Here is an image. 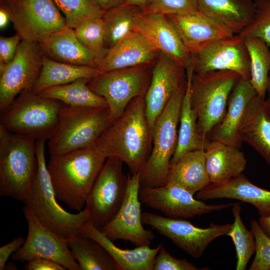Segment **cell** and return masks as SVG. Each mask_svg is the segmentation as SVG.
<instances>
[{
    "label": "cell",
    "instance_id": "d4e9b609",
    "mask_svg": "<svg viewBox=\"0 0 270 270\" xmlns=\"http://www.w3.org/2000/svg\"><path fill=\"white\" fill-rule=\"evenodd\" d=\"M80 235L94 239L102 245L116 262L118 270H153L155 258L162 244L154 248L136 246L124 250L116 246L89 220L82 226Z\"/></svg>",
    "mask_w": 270,
    "mask_h": 270
},
{
    "label": "cell",
    "instance_id": "db71d44e",
    "mask_svg": "<svg viewBox=\"0 0 270 270\" xmlns=\"http://www.w3.org/2000/svg\"><path fill=\"white\" fill-rule=\"evenodd\" d=\"M265 100H266V104L268 108V109L270 110V96H269V97L268 98V99Z\"/></svg>",
    "mask_w": 270,
    "mask_h": 270
},
{
    "label": "cell",
    "instance_id": "4fadbf2b",
    "mask_svg": "<svg viewBox=\"0 0 270 270\" xmlns=\"http://www.w3.org/2000/svg\"><path fill=\"white\" fill-rule=\"evenodd\" d=\"M23 213L27 222L28 232L22 247L12 254V259L20 262L45 258L56 262L70 270H80L68 242L48 230L24 205Z\"/></svg>",
    "mask_w": 270,
    "mask_h": 270
},
{
    "label": "cell",
    "instance_id": "f5cc1de1",
    "mask_svg": "<svg viewBox=\"0 0 270 270\" xmlns=\"http://www.w3.org/2000/svg\"><path fill=\"white\" fill-rule=\"evenodd\" d=\"M267 92L268 94V96H270V74L269 78H268V88H267Z\"/></svg>",
    "mask_w": 270,
    "mask_h": 270
},
{
    "label": "cell",
    "instance_id": "d590c367",
    "mask_svg": "<svg viewBox=\"0 0 270 270\" xmlns=\"http://www.w3.org/2000/svg\"><path fill=\"white\" fill-rule=\"evenodd\" d=\"M242 208L239 203L234 204L232 211L234 222L227 236L232 239L236 251V270H244L256 251V240L252 231L246 229L241 218Z\"/></svg>",
    "mask_w": 270,
    "mask_h": 270
},
{
    "label": "cell",
    "instance_id": "30bf717a",
    "mask_svg": "<svg viewBox=\"0 0 270 270\" xmlns=\"http://www.w3.org/2000/svg\"><path fill=\"white\" fill-rule=\"evenodd\" d=\"M123 162L108 157L87 198L85 209L89 220L98 229L114 217L124 199L128 176L122 172Z\"/></svg>",
    "mask_w": 270,
    "mask_h": 270
},
{
    "label": "cell",
    "instance_id": "b9f144b4",
    "mask_svg": "<svg viewBox=\"0 0 270 270\" xmlns=\"http://www.w3.org/2000/svg\"><path fill=\"white\" fill-rule=\"evenodd\" d=\"M199 268L186 259H178L172 256L162 244L155 258L153 270H199Z\"/></svg>",
    "mask_w": 270,
    "mask_h": 270
},
{
    "label": "cell",
    "instance_id": "e0dca14e",
    "mask_svg": "<svg viewBox=\"0 0 270 270\" xmlns=\"http://www.w3.org/2000/svg\"><path fill=\"white\" fill-rule=\"evenodd\" d=\"M139 199L146 206L160 211L168 217L189 218L232 206V203L210 204L195 198L179 186L166 184L150 188H140Z\"/></svg>",
    "mask_w": 270,
    "mask_h": 270
},
{
    "label": "cell",
    "instance_id": "83f0119b",
    "mask_svg": "<svg viewBox=\"0 0 270 270\" xmlns=\"http://www.w3.org/2000/svg\"><path fill=\"white\" fill-rule=\"evenodd\" d=\"M198 10L240 34L252 20L256 10L252 0H196Z\"/></svg>",
    "mask_w": 270,
    "mask_h": 270
},
{
    "label": "cell",
    "instance_id": "277c9868",
    "mask_svg": "<svg viewBox=\"0 0 270 270\" xmlns=\"http://www.w3.org/2000/svg\"><path fill=\"white\" fill-rule=\"evenodd\" d=\"M38 168L36 140L0 126V196L24 202Z\"/></svg>",
    "mask_w": 270,
    "mask_h": 270
},
{
    "label": "cell",
    "instance_id": "603a6c76",
    "mask_svg": "<svg viewBox=\"0 0 270 270\" xmlns=\"http://www.w3.org/2000/svg\"><path fill=\"white\" fill-rule=\"evenodd\" d=\"M196 197L202 201L234 199L252 205L260 216L270 215V190L254 185L242 173L223 183H210L198 192Z\"/></svg>",
    "mask_w": 270,
    "mask_h": 270
},
{
    "label": "cell",
    "instance_id": "484cf974",
    "mask_svg": "<svg viewBox=\"0 0 270 270\" xmlns=\"http://www.w3.org/2000/svg\"><path fill=\"white\" fill-rule=\"evenodd\" d=\"M242 142L254 148L270 165V110L256 95L246 110L240 130Z\"/></svg>",
    "mask_w": 270,
    "mask_h": 270
},
{
    "label": "cell",
    "instance_id": "ffe728a7",
    "mask_svg": "<svg viewBox=\"0 0 270 270\" xmlns=\"http://www.w3.org/2000/svg\"><path fill=\"white\" fill-rule=\"evenodd\" d=\"M166 16L192 55L213 41L234 34L227 27L198 10Z\"/></svg>",
    "mask_w": 270,
    "mask_h": 270
},
{
    "label": "cell",
    "instance_id": "816d5d0a",
    "mask_svg": "<svg viewBox=\"0 0 270 270\" xmlns=\"http://www.w3.org/2000/svg\"><path fill=\"white\" fill-rule=\"evenodd\" d=\"M6 268H9L8 270H16V267L14 264L12 262H10L8 264H6L4 269Z\"/></svg>",
    "mask_w": 270,
    "mask_h": 270
},
{
    "label": "cell",
    "instance_id": "3957f363",
    "mask_svg": "<svg viewBox=\"0 0 270 270\" xmlns=\"http://www.w3.org/2000/svg\"><path fill=\"white\" fill-rule=\"evenodd\" d=\"M45 142L36 140L38 168L24 202L42 224L68 242L80 235L81 228L89 220V214L85 208L78 214L68 212L58 204L46 162Z\"/></svg>",
    "mask_w": 270,
    "mask_h": 270
},
{
    "label": "cell",
    "instance_id": "60d3db41",
    "mask_svg": "<svg viewBox=\"0 0 270 270\" xmlns=\"http://www.w3.org/2000/svg\"><path fill=\"white\" fill-rule=\"evenodd\" d=\"M198 10L196 0H153L143 12L184 14Z\"/></svg>",
    "mask_w": 270,
    "mask_h": 270
},
{
    "label": "cell",
    "instance_id": "7c38bea8",
    "mask_svg": "<svg viewBox=\"0 0 270 270\" xmlns=\"http://www.w3.org/2000/svg\"><path fill=\"white\" fill-rule=\"evenodd\" d=\"M143 224L152 226L160 234L194 258L200 257L216 238L226 235L231 224H210L206 228L197 227L188 221L142 212Z\"/></svg>",
    "mask_w": 270,
    "mask_h": 270
},
{
    "label": "cell",
    "instance_id": "f1b7e54d",
    "mask_svg": "<svg viewBox=\"0 0 270 270\" xmlns=\"http://www.w3.org/2000/svg\"><path fill=\"white\" fill-rule=\"evenodd\" d=\"M186 70V86L180 110L178 143L170 164L176 163L183 154L188 152L204 150L210 142L202 136L196 116L191 106L190 86L194 73L192 64Z\"/></svg>",
    "mask_w": 270,
    "mask_h": 270
},
{
    "label": "cell",
    "instance_id": "5bb4252c",
    "mask_svg": "<svg viewBox=\"0 0 270 270\" xmlns=\"http://www.w3.org/2000/svg\"><path fill=\"white\" fill-rule=\"evenodd\" d=\"M140 172L128 175V186L124 202L118 212L100 230L110 240L128 241L136 246H150L154 234L144 228L138 197Z\"/></svg>",
    "mask_w": 270,
    "mask_h": 270
},
{
    "label": "cell",
    "instance_id": "8992f818",
    "mask_svg": "<svg viewBox=\"0 0 270 270\" xmlns=\"http://www.w3.org/2000/svg\"><path fill=\"white\" fill-rule=\"evenodd\" d=\"M114 120L108 107L64 104L60 111L56 128L48 140L50 156L96 144L101 134Z\"/></svg>",
    "mask_w": 270,
    "mask_h": 270
},
{
    "label": "cell",
    "instance_id": "7402d4cb",
    "mask_svg": "<svg viewBox=\"0 0 270 270\" xmlns=\"http://www.w3.org/2000/svg\"><path fill=\"white\" fill-rule=\"evenodd\" d=\"M44 54L61 62L98 68L105 56L84 46L73 28L60 30L38 43Z\"/></svg>",
    "mask_w": 270,
    "mask_h": 270
},
{
    "label": "cell",
    "instance_id": "bcb514c9",
    "mask_svg": "<svg viewBox=\"0 0 270 270\" xmlns=\"http://www.w3.org/2000/svg\"><path fill=\"white\" fill-rule=\"evenodd\" d=\"M126 0H94L96 4L103 10L122 5Z\"/></svg>",
    "mask_w": 270,
    "mask_h": 270
},
{
    "label": "cell",
    "instance_id": "6da1fadb",
    "mask_svg": "<svg viewBox=\"0 0 270 270\" xmlns=\"http://www.w3.org/2000/svg\"><path fill=\"white\" fill-rule=\"evenodd\" d=\"M96 146L108 157L120 159L132 174L142 169L149 156L152 130L146 115L144 96L133 99L124 112L102 132Z\"/></svg>",
    "mask_w": 270,
    "mask_h": 270
},
{
    "label": "cell",
    "instance_id": "8d00e7d4",
    "mask_svg": "<svg viewBox=\"0 0 270 270\" xmlns=\"http://www.w3.org/2000/svg\"><path fill=\"white\" fill-rule=\"evenodd\" d=\"M62 12L68 26L74 28L84 20L102 17L103 11L94 0H52Z\"/></svg>",
    "mask_w": 270,
    "mask_h": 270
},
{
    "label": "cell",
    "instance_id": "9c48e42d",
    "mask_svg": "<svg viewBox=\"0 0 270 270\" xmlns=\"http://www.w3.org/2000/svg\"><path fill=\"white\" fill-rule=\"evenodd\" d=\"M154 64L142 65L100 73L87 83L106 101L112 118H118L134 98L144 96L150 83Z\"/></svg>",
    "mask_w": 270,
    "mask_h": 270
},
{
    "label": "cell",
    "instance_id": "f6af8a7d",
    "mask_svg": "<svg viewBox=\"0 0 270 270\" xmlns=\"http://www.w3.org/2000/svg\"><path fill=\"white\" fill-rule=\"evenodd\" d=\"M25 270H66L62 265L54 261L45 258L32 260L26 264Z\"/></svg>",
    "mask_w": 270,
    "mask_h": 270
},
{
    "label": "cell",
    "instance_id": "2e32d148",
    "mask_svg": "<svg viewBox=\"0 0 270 270\" xmlns=\"http://www.w3.org/2000/svg\"><path fill=\"white\" fill-rule=\"evenodd\" d=\"M192 56L194 72L227 70L250 78V56L240 34L213 41Z\"/></svg>",
    "mask_w": 270,
    "mask_h": 270
},
{
    "label": "cell",
    "instance_id": "7dc6e473",
    "mask_svg": "<svg viewBox=\"0 0 270 270\" xmlns=\"http://www.w3.org/2000/svg\"><path fill=\"white\" fill-rule=\"evenodd\" d=\"M10 20V14L6 4H2L0 8V28H5L9 20Z\"/></svg>",
    "mask_w": 270,
    "mask_h": 270
},
{
    "label": "cell",
    "instance_id": "11a10c76",
    "mask_svg": "<svg viewBox=\"0 0 270 270\" xmlns=\"http://www.w3.org/2000/svg\"><path fill=\"white\" fill-rule=\"evenodd\" d=\"M12 0H0L1 3H2V4H5L10 3V2H11Z\"/></svg>",
    "mask_w": 270,
    "mask_h": 270
},
{
    "label": "cell",
    "instance_id": "9a60e30c",
    "mask_svg": "<svg viewBox=\"0 0 270 270\" xmlns=\"http://www.w3.org/2000/svg\"><path fill=\"white\" fill-rule=\"evenodd\" d=\"M44 54L38 43L22 40L14 59L0 76V112L22 92L32 90L40 74Z\"/></svg>",
    "mask_w": 270,
    "mask_h": 270
},
{
    "label": "cell",
    "instance_id": "f546056e",
    "mask_svg": "<svg viewBox=\"0 0 270 270\" xmlns=\"http://www.w3.org/2000/svg\"><path fill=\"white\" fill-rule=\"evenodd\" d=\"M210 183L204 150H195L184 154L171 164L166 184L179 186L194 195Z\"/></svg>",
    "mask_w": 270,
    "mask_h": 270
},
{
    "label": "cell",
    "instance_id": "5b68a950",
    "mask_svg": "<svg viewBox=\"0 0 270 270\" xmlns=\"http://www.w3.org/2000/svg\"><path fill=\"white\" fill-rule=\"evenodd\" d=\"M186 86V82L174 94L154 124L151 152L140 171V188H154L166 184L177 146L178 126Z\"/></svg>",
    "mask_w": 270,
    "mask_h": 270
},
{
    "label": "cell",
    "instance_id": "f907efd6",
    "mask_svg": "<svg viewBox=\"0 0 270 270\" xmlns=\"http://www.w3.org/2000/svg\"><path fill=\"white\" fill-rule=\"evenodd\" d=\"M8 64L0 60V76L4 72Z\"/></svg>",
    "mask_w": 270,
    "mask_h": 270
},
{
    "label": "cell",
    "instance_id": "4316f807",
    "mask_svg": "<svg viewBox=\"0 0 270 270\" xmlns=\"http://www.w3.org/2000/svg\"><path fill=\"white\" fill-rule=\"evenodd\" d=\"M206 171L212 184H221L245 170L247 160L239 148L211 140L205 150Z\"/></svg>",
    "mask_w": 270,
    "mask_h": 270
},
{
    "label": "cell",
    "instance_id": "d6a6232c",
    "mask_svg": "<svg viewBox=\"0 0 270 270\" xmlns=\"http://www.w3.org/2000/svg\"><path fill=\"white\" fill-rule=\"evenodd\" d=\"M68 244L80 270H118L113 258L94 239L80 234Z\"/></svg>",
    "mask_w": 270,
    "mask_h": 270
},
{
    "label": "cell",
    "instance_id": "d6986e66",
    "mask_svg": "<svg viewBox=\"0 0 270 270\" xmlns=\"http://www.w3.org/2000/svg\"><path fill=\"white\" fill-rule=\"evenodd\" d=\"M136 32L144 36L158 52L170 56L186 70L192 64V54L183 44L166 15L142 12Z\"/></svg>",
    "mask_w": 270,
    "mask_h": 270
},
{
    "label": "cell",
    "instance_id": "e575fe53",
    "mask_svg": "<svg viewBox=\"0 0 270 270\" xmlns=\"http://www.w3.org/2000/svg\"><path fill=\"white\" fill-rule=\"evenodd\" d=\"M250 58V82L258 96L264 98L270 72V48L260 38L244 37Z\"/></svg>",
    "mask_w": 270,
    "mask_h": 270
},
{
    "label": "cell",
    "instance_id": "52a82bcc",
    "mask_svg": "<svg viewBox=\"0 0 270 270\" xmlns=\"http://www.w3.org/2000/svg\"><path fill=\"white\" fill-rule=\"evenodd\" d=\"M64 106L58 100L42 96L32 90H25L0 112V126L36 140H46L55 130Z\"/></svg>",
    "mask_w": 270,
    "mask_h": 270
},
{
    "label": "cell",
    "instance_id": "44dd1931",
    "mask_svg": "<svg viewBox=\"0 0 270 270\" xmlns=\"http://www.w3.org/2000/svg\"><path fill=\"white\" fill-rule=\"evenodd\" d=\"M257 94L250 81L240 78L230 95L224 118L210 132L211 140L240 148L242 122L250 102Z\"/></svg>",
    "mask_w": 270,
    "mask_h": 270
},
{
    "label": "cell",
    "instance_id": "74e56055",
    "mask_svg": "<svg viewBox=\"0 0 270 270\" xmlns=\"http://www.w3.org/2000/svg\"><path fill=\"white\" fill-rule=\"evenodd\" d=\"M73 30L76 38L84 46L106 56L108 50L104 45V28L102 17L88 18Z\"/></svg>",
    "mask_w": 270,
    "mask_h": 270
},
{
    "label": "cell",
    "instance_id": "7bdbcfd3",
    "mask_svg": "<svg viewBox=\"0 0 270 270\" xmlns=\"http://www.w3.org/2000/svg\"><path fill=\"white\" fill-rule=\"evenodd\" d=\"M22 40L18 34L0 37V60L8 64L14 59Z\"/></svg>",
    "mask_w": 270,
    "mask_h": 270
},
{
    "label": "cell",
    "instance_id": "836d02e7",
    "mask_svg": "<svg viewBox=\"0 0 270 270\" xmlns=\"http://www.w3.org/2000/svg\"><path fill=\"white\" fill-rule=\"evenodd\" d=\"M91 79L82 78L71 83L48 88L38 94L58 100L71 106L108 107L106 100L93 92L87 83Z\"/></svg>",
    "mask_w": 270,
    "mask_h": 270
},
{
    "label": "cell",
    "instance_id": "8fae6325",
    "mask_svg": "<svg viewBox=\"0 0 270 270\" xmlns=\"http://www.w3.org/2000/svg\"><path fill=\"white\" fill-rule=\"evenodd\" d=\"M6 5L16 34L22 40L38 43L68 27L52 0H13Z\"/></svg>",
    "mask_w": 270,
    "mask_h": 270
},
{
    "label": "cell",
    "instance_id": "cb8c5ba5",
    "mask_svg": "<svg viewBox=\"0 0 270 270\" xmlns=\"http://www.w3.org/2000/svg\"><path fill=\"white\" fill-rule=\"evenodd\" d=\"M158 53L144 36L138 32H133L108 50L98 68L102 72L154 64Z\"/></svg>",
    "mask_w": 270,
    "mask_h": 270
},
{
    "label": "cell",
    "instance_id": "ac0fdd59",
    "mask_svg": "<svg viewBox=\"0 0 270 270\" xmlns=\"http://www.w3.org/2000/svg\"><path fill=\"white\" fill-rule=\"evenodd\" d=\"M152 68L150 83L144 96L146 115L152 130L158 117L174 94L186 82V69L158 52Z\"/></svg>",
    "mask_w": 270,
    "mask_h": 270
},
{
    "label": "cell",
    "instance_id": "4dcf8cb0",
    "mask_svg": "<svg viewBox=\"0 0 270 270\" xmlns=\"http://www.w3.org/2000/svg\"><path fill=\"white\" fill-rule=\"evenodd\" d=\"M100 73L96 68L61 62L44 54L42 68L32 91L39 94L52 86L66 84L82 78H93Z\"/></svg>",
    "mask_w": 270,
    "mask_h": 270
},
{
    "label": "cell",
    "instance_id": "ab89813d",
    "mask_svg": "<svg viewBox=\"0 0 270 270\" xmlns=\"http://www.w3.org/2000/svg\"><path fill=\"white\" fill-rule=\"evenodd\" d=\"M256 240V254L250 270H270V236L262 228L258 221L250 222Z\"/></svg>",
    "mask_w": 270,
    "mask_h": 270
},
{
    "label": "cell",
    "instance_id": "681fc988",
    "mask_svg": "<svg viewBox=\"0 0 270 270\" xmlns=\"http://www.w3.org/2000/svg\"><path fill=\"white\" fill-rule=\"evenodd\" d=\"M258 222L263 230L270 236V215L260 216Z\"/></svg>",
    "mask_w": 270,
    "mask_h": 270
},
{
    "label": "cell",
    "instance_id": "ba28073f",
    "mask_svg": "<svg viewBox=\"0 0 270 270\" xmlns=\"http://www.w3.org/2000/svg\"><path fill=\"white\" fill-rule=\"evenodd\" d=\"M240 78L236 72L227 70L194 73L191 106L205 140H210L211 130L224 118L230 95Z\"/></svg>",
    "mask_w": 270,
    "mask_h": 270
},
{
    "label": "cell",
    "instance_id": "f35d334b",
    "mask_svg": "<svg viewBox=\"0 0 270 270\" xmlns=\"http://www.w3.org/2000/svg\"><path fill=\"white\" fill-rule=\"evenodd\" d=\"M254 2L256 6L254 17L238 34L244 38H260L270 48V0H256Z\"/></svg>",
    "mask_w": 270,
    "mask_h": 270
},
{
    "label": "cell",
    "instance_id": "1f68e13d",
    "mask_svg": "<svg viewBox=\"0 0 270 270\" xmlns=\"http://www.w3.org/2000/svg\"><path fill=\"white\" fill-rule=\"evenodd\" d=\"M142 12L139 7L132 4H122L104 12L102 18L106 50H110L129 34L137 32L138 22Z\"/></svg>",
    "mask_w": 270,
    "mask_h": 270
},
{
    "label": "cell",
    "instance_id": "7a4b0ae2",
    "mask_svg": "<svg viewBox=\"0 0 270 270\" xmlns=\"http://www.w3.org/2000/svg\"><path fill=\"white\" fill-rule=\"evenodd\" d=\"M107 158L94 144L50 156L46 164L57 199L80 212Z\"/></svg>",
    "mask_w": 270,
    "mask_h": 270
},
{
    "label": "cell",
    "instance_id": "c3c4849f",
    "mask_svg": "<svg viewBox=\"0 0 270 270\" xmlns=\"http://www.w3.org/2000/svg\"><path fill=\"white\" fill-rule=\"evenodd\" d=\"M153 0H126L123 4H132L139 7L142 12L151 4Z\"/></svg>",
    "mask_w": 270,
    "mask_h": 270
},
{
    "label": "cell",
    "instance_id": "ee69618b",
    "mask_svg": "<svg viewBox=\"0 0 270 270\" xmlns=\"http://www.w3.org/2000/svg\"><path fill=\"white\" fill-rule=\"evenodd\" d=\"M24 238L19 236L0 248V270H4L6 262L11 254L18 250L24 244Z\"/></svg>",
    "mask_w": 270,
    "mask_h": 270
}]
</instances>
